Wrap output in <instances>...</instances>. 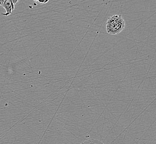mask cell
Instances as JSON below:
<instances>
[{"mask_svg": "<svg viewBox=\"0 0 156 144\" xmlns=\"http://www.w3.org/2000/svg\"><path fill=\"white\" fill-rule=\"evenodd\" d=\"M81 144H105L102 142L95 139H90L82 142Z\"/></svg>", "mask_w": 156, "mask_h": 144, "instance_id": "3957f363", "label": "cell"}, {"mask_svg": "<svg viewBox=\"0 0 156 144\" xmlns=\"http://www.w3.org/2000/svg\"><path fill=\"white\" fill-rule=\"evenodd\" d=\"M125 28V20L121 15L110 16L107 21L106 31L109 35H119Z\"/></svg>", "mask_w": 156, "mask_h": 144, "instance_id": "6da1fadb", "label": "cell"}, {"mask_svg": "<svg viewBox=\"0 0 156 144\" xmlns=\"http://www.w3.org/2000/svg\"><path fill=\"white\" fill-rule=\"evenodd\" d=\"M0 6L3 7L6 10L5 13H2L3 16H9L15 9L14 4L12 3V1L11 0H6V1L0 0Z\"/></svg>", "mask_w": 156, "mask_h": 144, "instance_id": "7a4b0ae2", "label": "cell"}, {"mask_svg": "<svg viewBox=\"0 0 156 144\" xmlns=\"http://www.w3.org/2000/svg\"><path fill=\"white\" fill-rule=\"evenodd\" d=\"M12 3H13L14 5H15L16 3H17V2H19V1H13V0H12Z\"/></svg>", "mask_w": 156, "mask_h": 144, "instance_id": "277c9868", "label": "cell"}, {"mask_svg": "<svg viewBox=\"0 0 156 144\" xmlns=\"http://www.w3.org/2000/svg\"><path fill=\"white\" fill-rule=\"evenodd\" d=\"M47 2H48V0H47V1H39V2H40V3H45Z\"/></svg>", "mask_w": 156, "mask_h": 144, "instance_id": "5b68a950", "label": "cell"}]
</instances>
